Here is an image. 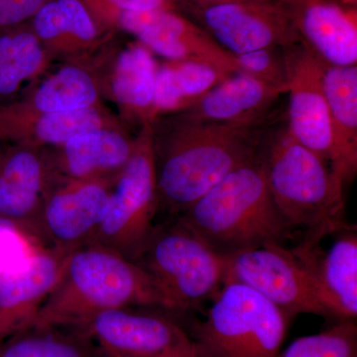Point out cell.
<instances>
[{"mask_svg": "<svg viewBox=\"0 0 357 357\" xmlns=\"http://www.w3.org/2000/svg\"><path fill=\"white\" fill-rule=\"evenodd\" d=\"M274 121L229 124L184 112L152 124L159 211L182 213L223 178L257 158Z\"/></svg>", "mask_w": 357, "mask_h": 357, "instance_id": "1", "label": "cell"}, {"mask_svg": "<svg viewBox=\"0 0 357 357\" xmlns=\"http://www.w3.org/2000/svg\"><path fill=\"white\" fill-rule=\"evenodd\" d=\"M128 307L176 312L165 293L138 263L88 243L70 253L62 277L29 326L84 328L102 312Z\"/></svg>", "mask_w": 357, "mask_h": 357, "instance_id": "2", "label": "cell"}, {"mask_svg": "<svg viewBox=\"0 0 357 357\" xmlns=\"http://www.w3.org/2000/svg\"><path fill=\"white\" fill-rule=\"evenodd\" d=\"M173 218L227 258L270 243L284 244L295 232L268 187L261 151Z\"/></svg>", "mask_w": 357, "mask_h": 357, "instance_id": "3", "label": "cell"}, {"mask_svg": "<svg viewBox=\"0 0 357 357\" xmlns=\"http://www.w3.org/2000/svg\"><path fill=\"white\" fill-rule=\"evenodd\" d=\"M261 160L275 204L294 229L326 238L347 225L344 183L294 137L287 123L270 129Z\"/></svg>", "mask_w": 357, "mask_h": 357, "instance_id": "4", "label": "cell"}, {"mask_svg": "<svg viewBox=\"0 0 357 357\" xmlns=\"http://www.w3.org/2000/svg\"><path fill=\"white\" fill-rule=\"evenodd\" d=\"M229 260L173 218L156 223L135 262L154 279L180 314L197 309L217 295L227 281Z\"/></svg>", "mask_w": 357, "mask_h": 357, "instance_id": "5", "label": "cell"}, {"mask_svg": "<svg viewBox=\"0 0 357 357\" xmlns=\"http://www.w3.org/2000/svg\"><path fill=\"white\" fill-rule=\"evenodd\" d=\"M192 337L211 357H277L290 319L264 296L238 282H227L211 299Z\"/></svg>", "mask_w": 357, "mask_h": 357, "instance_id": "6", "label": "cell"}, {"mask_svg": "<svg viewBox=\"0 0 357 357\" xmlns=\"http://www.w3.org/2000/svg\"><path fill=\"white\" fill-rule=\"evenodd\" d=\"M158 213L152 126H148L135 134L132 155L114 178L105 217L88 243L135 261L153 231Z\"/></svg>", "mask_w": 357, "mask_h": 357, "instance_id": "7", "label": "cell"}, {"mask_svg": "<svg viewBox=\"0 0 357 357\" xmlns=\"http://www.w3.org/2000/svg\"><path fill=\"white\" fill-rule=\"evenodd\" d=\"M227 282L257 291L290 321L301 314L333 319L311 270L284 244H267L230 258Z\"/></svg>", "mask_w": 357, "mask_h": 357, "instance_id": "8", "label": "cell"}, {"mask_svg": "<svg viewBox=\"0 0 357 357\" xmlns=\"http://www.w3.org/2000/svg\"><path fill=\"white\" fill-rule=\"evenodd\" d=\"M172 312L121 307L98 314L84 328L107 357H211Z\"/></svg>", "mask_w": 357, "mask_h": 357, "instance_id": "9", "label": "cell"}, {"mask_svg": "<svg viewBox=\"0 0 357 357\" xmlns=\"http://www.w3.org/2000/svg\"><path fill=\"white\" fill-rule=\"evenodd\" d=\"M178 13L236 56L265 48L285 49L302 42L283 0L185 7Z\"/></svg>", "mask_w": 357, "mask_h": 357, "instance_id": "10", "label": "cell"}, {"mask_svg": "<svg viewBox=\"0 0 357 357\" xmlns=\"http://www.w3.org/2000/svg\"><path fill=\"white\" fill-rule=\"evenodd\" d=\"M89 60L103 102L114 105L122 124L135 134L152 126L156 119L154 96L159 68L154 54L140 42L121 44L114 36Z\"/></svg>", "mask_w": 357, "mask_h": 357, "instance_id": "11", "label": "cell"}, {"mask_svg": "<svg viewBox=\"0 0 357 357\" xmlns=\"http://www.w3.org/2000/svg\"><path fill=\"white\" fill-rule=\"evenodd\" d=\"M110 32L128 33L168 61H194L239 74L236 56L177 10L123 11L114 18Z\"/></svg>", "mask_w": 357, "mask_h": 357, "instance_id": "12", "label": "cell"}, {"mask_svg": "<svg viewBox=\"0 0 357 357\" xmlns=\"http://www.w3.org/2000/svg\"><path fill=\"white\" fill-rule=\"evenodd\" d=\"M114 181L56 175L40 215V231L46 245L74 251L88 243L105 217Z\"/></svg>", "mask_w": 357, "mask_h": 357, "instance_id": "13", "label": "cell"}, {"mask_svg": "<svg viewBox=\"0 0 357 357\" xmlns=\"http://www.w3.org/2000/svg\"><path fill=\"white\" fill-rule=\"evenodd\" d=\"M284 51L290 96L288 128L301 144L330 165L332 135L324 84L326 65L303 42Z\"/></svg>", "mask_w": 357, "mask_h": 357, "instance_id": "14", "label": "cell"}, {"mask_svg": "<svg viewBox=\"0 0 357 357\" xmlns=\"http://www.w3.org/2000/svg\"><path fill=\"white\" fill-rule=\"evenodd\" d=\"M55 176L46 148L18 144L4 148L0 158V217L29 229L45 245L40 215Z\"/></svg>", "mask_w": 357, "mask_h": 357, "instance_id": "15", "label": "cell"}, {"mask_svg": "<svg viewBox=\"0 0 357 357\" xmlns=\"http://www.w3.org/2000/svg\"><path fill=\"white\" fill-rule=\"evenodd\" d=\"M330 248L324 250V239L305 236L293 248L311 270L333 319L356 321L357 316L356 227L345 225L333 234Z\"/></svg>", "mask_w": 357, "mask_h": 357, "instance_id": "16", "label": "cell"}, {"mask_svg": "<svg viewBox=\"0 0 357 357\" xmlns=\"http://www.w3.org/2000/svg\"><path fill=\"white\" fill-rule=\"evenodd\" d=\"M72 252L44 248L25 266L0 277V342L31 324Z\"/></svg>", "mask_w": 357, "mask_h": 357, "instance_id": "17", "label": "cell"}, {"mask_svg": "<svg viewBox=\"0 0 357 357\" xmlns=\"http://www.w3.org/2000/svg\"><path fill=\"white\" fill-rule=\"evenodd\" d=\"M301 41L326 66L357 65L356 8L333 0H283Z\"/></svg>", "mask_w": 357, "mask_h": 357, "instance_id": "18", "label": "cell"}, {"mask_svg": "<svg viewBox=\"0 0 357 357\" xmlns=\"http://www.w3.org/2000/svg\"><path fill=\"white\" fill-rule=\"evenodd\" d=\"M135 135L126 128L77 133L59 146L46 148L55 175L75 180L114 181L128 163Z\"/></svg>", "mask_w": 357, "mask_h": 357, "instance_id": "19", "label": "cell"}, {"mask_svg": "<svg viewBox=\"0 0 357 357\" xmlns=\"http://www.w3.org/2000/svg\"><path fill=\"white\" fill-rule=\"evenodd\" d=\"M100 128H126L105 103L55 114L22 112L10 105H0V144L55 147L77 133Z\"/></svg>", "mask_w": 357, "mask_h": 357, "instance_id": "20", "label": "cell"}, {"mask_svg": "<svg viewBox=\"0 0 357 357\" xmlns=\"http://www.w3.org/2000/svg\"><path fill=\"white\" fill-rule=\"evenodd\" d=\"M29 23L53 61L89 57L114 36L103 31L81 0H47Z\"/></svg>", "mask_w": 357, "mask_h": 357, "instance_id": "21", "label": "cell"}, {"mask_svg": "<svg viewBox=\"0 0 357 357\" xmlns=\"http://www.w3.org/2000/svg\"><path fill=\"white\" fill-rule=\"evenodd\" d=\"M285 89L244 74L232 75L185 114L202 121L260 124L275 121V103Z\"/></svg>", "mask_w": 357, "mask_h": 357, "instance_id": "22", "label": "cell"}, {"mask_svg": "<svg viewBox=\"0 0 357 357\" xmlns=\"http://www.w3.org/2000/svg\"><path fill=\"white\" fill-rule=\"evenodd\" d=\"M105 103L100 83L89 57L67 61L47 73L20 100L8 103L36 114L75 112Z\"/></svg>", "mask_w": 357, "mask_h": 357, "instance_id": "23", "label": "cell"}, {"mask_svg": "<svg viewBox=\"0 0 357 357\" xmlns=\"http://www.w3.org/2000/svg\"><path fill=\"white\" fill-rule=\"evenodd\" d=\"M325 91L330 117V167L344 185L357 174V66H326Z\"/></svg>", "mask_w": 357, "mask_h": 357, "instance_id": "24", "label": "cell"}, {"mask_svg": "<svg viewBox=\"0 0 357 357\" xmlns=\"http://www.w3.org/2000/svg\"><path fill=\"white\" fill-rule=\"evenodd\" d=\"M53 62L29 21L0 32V105L20 100Z\"/></svg>", "mask_w": 357, "mask_h": 357, "instance_id": "25", "label": "cell"}, {"mask_svg": "<svg viewBox=\"0 0 357 357\" xmlns=\"http://www.w3.org/2000/svg\"><path fill=\"white\" fill-rule=\"evenodd\" d=\"M232 75L194 61H167L159 65L155 84L157 117L185 112Z\"/></svg>", "mask_w": 357, "mask_h": 357, "instance_id": "26", "label": "cell"}, {"mask_svg": "<svg viewBox=\"0 0 357 357\" xmlns=\"http://www.w3.org/2000/svg\"><path fill=\"white\" fill-rule=\"evenodd\" d=\"M0 357H107L77 326L31 325L0 342Z\"/></svg>", "mask_w": 357, "mask_h": 357, "instance_id": "27", "label": "cell"}, {"mask_svg": "<svg viewBox=\"0 0 357 357\" xmlns=\"http://www.w3.org/2000/svg\"><path fill=\"white\" fill-rule=\"evenodd\" d=\"M277 357H357L356 321H337L324 332L297 338Z\"/></svg>", "mask_w": 357, "mask_h": 357, "instance_id": "28", "label": "cell"}, {"mask_svg": "<svg viewBox=\"0 0 357 357\" xmlns=\"http://www.w3.org/2000/svg\"><path fill=\"white\" fill-rule=\"evenodd\" d=\"M44 248L48 246L29 229L0 217V277L25 266Z\"/></svg>", "mask_w": 357, "mask_h": 357, "instance_id": "29", "label": "cell"}, {"mask_svg": "<svg viewBox=\"0 0 357 357\" xmlns=\"http://www.w3.org/2000/svg\"><path fill=\"white\" fill-rule=\"evenodd\" d=\"M239 74L248 75L288 91L285 51L265 48L236 55Z\"/></svg>", "mask_w": 357, "mask_h": 357, "instance_id": "30", "label": "cell"}, {"mask_svg": "<svg viewBox=\"0 0 357 357\" xmlns=\"http://www.w3.org/2000/svg\"><path fill=\"white\" fill-rule=\"evenodd\" d=\"M103 31L110 32L114 18L123 11L177 10L175 0H81Z\"/></svg>", "mask_w": 357, "mask_h": 357, "instance_id": "31", "label": "cell"}, {"mask_svg": "<svg viewBox=\"0 0 357 357\" xmlns=\"http://www.w3.org/2000/svg\"><path fill=\"white\" fill-rule=\"evenodd\" d=\"M47 0H0V32L30 21Z\"/></svg>", "mask_w": 357, "mask_h": 357, "instance_id": "32", "label": "cell"}, {"mask_svg": "<svg viewBox=\"0 0 357 357\" xmlns=\"http://www.w3.org/2000/svg\"><path fill=\"white\" fill-rule=\"evenodd\" d=\"M178 11L185 7H202L215 4L232 3V2L267 1V0H175Z\"/></svg>", "mask_w": 357, "mask_h": 357, "instance_id": "33", "label": "cell"}, {"mask_svg": "<svg viewBox=\"0 0 357 357\" xmlns=\"http://www.w3.org/2000/svg\"><path fill=\"white\" fill-rule=\"evenodd\" d=\"M333 1L344 6L351 7V8H356L357 7V0H333Z\"/></svg>", "mask_w": 357, "mask_h": 357, "instance_id": "34", "label": "cell"}, {"mask_svg": "<svg viewBox=\"0 0 357 357\" xmlns=\"http://www.w3.org/2000/svg\"><path fill=\"white\" fill-rule=\"evenodd\" d=\"M4 148L1 147V144H0V158H1V155L3 153Z\"/></svg>", "mask_w": 357, "mask_h": 357, "instance_id": "35", "label": "cell"}]
</instances>
